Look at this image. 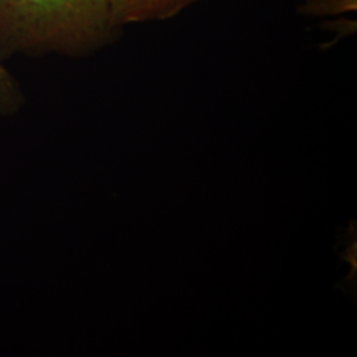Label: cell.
<instances>
[{"label":"cell","instance_id":"6da1fadb","mask_svg":"<svg viewBox=\"0 0 357 357\" xmlns=\"http://www.w3.org/2000/svg\"><path fill=\"white\" fill-rule=\"evenodd\" d=\"M118 29L110 0H0V57L78 56L106 44Z\"/></svg>","mask_w":357,"mask_h":357},{"label":"cell","instance_id":"7a4b0ae2","mask_svg":"<svg viewBox=\"0 0 357 357\" xmlns=\"http://www.w3.org/2000/svg\"><path fill=\"white\" fill-rule=\"evenodd\" d=\"M197 0H110L115 26L167 20Z\"/></svg>","mask_w":357,"mask_h":357},{"label":"cell","instance_id":"3957f363","mask_svg":"<svg viewBox=\"0 0 357 357\" xmlns=\"http://www.w3.org/2000/svg\"><path fill=\"white\" fill-rule=\"evenodd\" d=\"M23 97L19 86L10 72L4 68L0 57V113L10 114L17 110L22 105Z\"/></svg>","mask_w":357,"mask_h":357}]
</instances>
